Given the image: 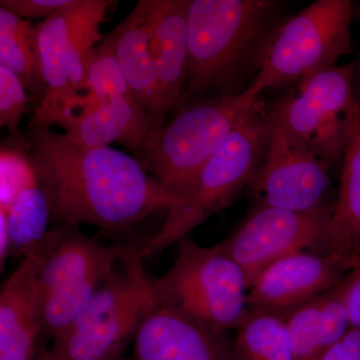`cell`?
Returning a JSON list of instances; mask_svg holds the SVG:
<instances>
[{
  "label": "cell",
  "mask_w": 360,
  "mask_h": 360,
  "mask_svg": "<svg viewBox=\"0 0 360 360\" xmlns=\"http://www.w3.org/2000/svg\"><path fill=\"white\" fill-rule=\"evenodd\" d=\"M26 89L13 71L0 66V127H6L9 134L18 132L27 103Z\"/></svg>",
  "instance_id": "4316f807"
},
{
  "label": "cell",
  "mask_w": 360,
  "mask_h": 360,
  "mask_svg": "<svg viewBox=\"0 0 360 360\" xmlns=\"http://www.w3.org/2000/svg\"><path fill=\"white\" fill-rule=\"evenodd\" d=\"M4 212L11 239V257L22 260L39 248L51 229V207L39 180L21 189Z\"/></svg>",
  "instance_id": "44dd1931"
},
{
  "label": "cell",
  "mask_w": 360,
  "mask_h": 360,
  "mask_svg": "<svg viewBox=\"0 0 360 360\" xmlns=\"http://www.w3.org/2000/svg\"><path fill=\"white\" fill-rule=\"evenodd\" d=\"M188 0H150V52L168 111L184 101L187 70Z\"/></svg>",
  "instance_id": "ac0fdd59"
},
{
  "label": "cell",
  "mask_w": 360,
  "mask_h": 360,
  "mask_svg": "<svg viewBox=\"0 0 360 360\" xmlns=\"http://www.w3.org/2000/svg\"><path fill=\"white\" fill-rule=\"evenodd\" d=\"M37 360H51L49 359V355H47L46 349L40 348L39 356H37Z\"/></svg>",
  "instance_id": "d6a6232c"
},
{
  "label": "cell",
  "mask_w": 360,
  "mask_h": 360,
  "mask_svg": "<svg viewBox=\"0 0 360 360\" xmlns=\"http://www.w3.org/2000/svg\"><path fill=\"white\" fill-rule=\"evenodd\" d=\"M260 97L248 89L189 101L155 135L142 165L176 202Z\"/></svg>",
  "instance_id": "8992f818"
},
{
  "label": "cell",
  "mask_w": 360,
  "mask_h": 360,
  "mask_svg": "<svg viewBox=\"0 0 360 360\" xmlns=\"http://www.w3.org/2000/svg\"><path fill=\"white\" fill-rule=\"evenodd\" d=\"M174 264L151 279L156 304L217 330L236 329L248 312V283L220 243L205 248L187 238L177 243Z\"/></svg>",
  "instance_id": "52a82bcc"
},
{
  "label": "cell",
  "mask_w": 360,
  "mask_h": 360,
  "mask_svg": "<svg viewBox=\"0 0 360 360\" xmlns=\"http://www.w3.org/2000/svg\"><path fill=\"white\" fill-rule=\"evenodd\" d=\"M236 331V360H292L285 315L248 309Z\"/></svg>",
  "instance_id": "7402d4cb"
},
{
  "label": "cell",
  "mask_w": 360,
  "mask_h": 360,
  "mask_svg": "<svg viewBox=\"0 0 360 360\" xmlns=\"http://www.w3.org/2000/svg\"><path fill=\"white\" fill-rule=\"evenodd\" d=\"M333 210L291 212L251 206L236 229L220 241L251 283L269 265L300 251H328Z\"/></svg>",
  "instance_id": "7c38bea8"
},
{
  "label": "cell",
  "mask_w": 360,
  "mask_h": 360,
  "mask_svg": "<svg viewBox=\"0 0 360 360\" xmlns=\"http://www.w3.org/2000/svg\"><path fill=\"white\" fill-rule=\"evenodd\" d=\"M87 89L96 96L97 105L132 94L108 37L97 44L92 56L87 72Z\"/></svg>",
  "instance_id": "603a6c76"
},
{
  "label": "cell",
  "mask_w": 360,
  "mask_h": 360,
  "mask_svg": "<svg viewBox=\"0 0 360 360\" xmlns=\"http://www.w3.org/2000/svg\"><path fill=\"white\" fill-rule=\"evenodd\" d=\"M59 125L72 141L90 146H110L120 142L142 155L160 131L155 118L132 94L110 103L85 108L84 113H63L52 118L46 127Z\"/></svg>",
  "instance_id": "9a60e30c"
},
{
  "label": "cell",
  "mask_w": 360,
  "mask_h": 360,
  "mask_svg": "<svg viewBox=\"0 0 360 360\" xmlns=\"http://www.w3.org/2000/svg\"><path fill=\"white\" fill-rule=\"evenodd\" d=\"M129 360H236L224 331L156 304L137 331Z\"/></svg>",
  "instance_id": "5bb4252c"
},
{
  "label": "cell",
  "mask_w": 360,
  "mask_h": 360,
  "mask_svg": "<svg viewBox=\"0 0 360 360\" xmlns=\"http://www.w3.org/2000/svg\"><path fill=\"white\" fill-rule=\"evenodd\" d=\"M21 143L53 225L124 236L175 203L141 161L110 146H82L46 125L28 127Z\"/></svg>",
  "instance_id": "6da1fadb"
},
{
  "label": "cell",
  "mask_w": 360,
  "mask_h": 360,
  "mask_svg": "<svg viewBox=\"0 0 360 360\" xmlns=\"http://www.w3.org/2000/svg\"><path fill=\"white\" fill-rule=\"evenodd\" d=\"M110 0H77L65 11L35 26L40 68L46 94L37 112H73L86 101L78 92L87 89V72L96 44L103 39L101 23Z\"/></svg>",
  "instance_id": "9c48e42d"
},
{
  "label": "cell",
  "mask_w": 360,
  "mask_h": 360,
  "mask_svg": "<svg viewBox=\"0 0 360 360\" xmlns=\"http://www.w3.org/2000/svg\"><path fill=\"white\" fill-rule=\"evenodd\" d=\"M319 296L285 314L292 360H317L326 352L319 333Z\"/></svg>",
  "instance_id": "cb8c5ba5"
},
{
  "label": "cell",
  "mask_w": 360,
  "mask_h": 360,
  "mask_svg": "<svg viewBox=\"0 0 360 360\" xmlns=\"http://www.w3.org/2000/svg\"><path fill=\"white\" fill-rule=\"evenodd\" d=\"M1 198L0 210H7L21 189L37 179L34 170L22 149L1 148L0 156Z\"/></svg>",
  "instance_id": "484cf974"
},
{
  "label": "cell",
  "mask_w": 360,
  "mask_h": 360,
  "mask_svg": "<svg viewBox=\"0 0 360 360\" xmlns=\"http://www.w3.org/2000/svg\"><path fill=\"white\" fill-rule=\"evenodd\" d=\"M0 66L13 71L25 89L39 97L46 94L40 68L37 30L4 7H0Z\"/></svg>",
  "instance_id": "ffe728a7"
},
{
  "label": "cell",
  "mask_w": 360,
  "mask_h": 360,
  "mask_svg": "<svg viewBox=\"0 0 360 360\" xmlns=\"http://www.w3.org/2000/svg\"><path fill=\"white\" fill-rule=\"evenodd\" d=\"M329 251H300L269 265L251 283L248 309L285 315L335 285L349 271Z\"/></svg>",
  "instance_id": "4fadbf2b"
},
{
  "label": "cell",
  "mask_w": 360,
  "mask_h": 360,
  "mask_svg": "<svg viewBox=\"0 0 360 360\" xmlns=\"http://www.w3.org/2000/svg\"><path fill=\"white\" fill-rule=\"evenodd\" d=\"M269 118V143L248 188L251 206L297 212L333 210L335 205H329L330 167L283 124Z\"/></svg>",
  "instance_id": "8fae6325"
},
{
  "label": "cell",
  "mask_w": 360,
  "mask_h": 360,
  "mask_svg": "<svg viewBox=\"0 0 360 360\" xmlns=\"http://www.w3.org/2000/svg\"><path fill=\"white\" fill-rule=\"evenodd\" d=\"M343 279L350 326L360 329V259Z\"/></svg>",
  "instance_id": "f546056e"
},
{
  "label": "cell",
  "mask_w": 360,
  "mask_h": 360,
  "mask_svg": "<svg viewBox=\"0 0 360 360\" xmlns=\"http://www.w3.org/2000/svg\"><path fill=\"white\" fill-rule=\"evenodd\" d=\"M149 11L150 0H141L106 37L112 44L132 96L146 106L161 129L167 110L151 58Z\"/></svg>",
  "instance_id": "e0dca14e"
},
{
  "label": "cell",
  "mask_w": 360,
  "mask_h": 360,
  "mask_svg": "<svg viewBox=\"0 0 360 360\" xmlns=\"http://www.w3.org/2000/svg\"><path fill=\"white\" fill-rule=\"evenodd\" d=\"M354 61L314 71L267 105L272 118L330 167L342 162L345 117L354 103Z\"/></svg>",
  "instance_id": "30bf717a"
},
{
  "label": "cell",
  "mask_w": 360,
  "mask_h": 360,
  "mask_svg": "<svg viewBox=\"0 0 360 360\" xmlns=\"http://www.w3.org/2000/svg\"><path fill=\"white\" fill-rule=\"evenodd\" d=\"M317 360H360V329L350 328Z\"/></svg>",
  "instance_id": "f1b7e54d"
},
{
  "label": "cell",
  "mask_w": 360,
  "mask_h": 360,
  "mask_svg": "<svg viewBox=\"0 0 360 360\" xmlns=\"http://www.w3.org/2000/svg\"><path fill=\"white\" fill-rule=\"evenodd\" d=\"M77 0H1L0 7L11 11L20 18H44L65 11Z\"/></svg>",
  "instance_id": "83f0119b"
},
{
  "label": "cell",
  "mask_w": 360,
  "mask_h": 360,
  "mask_svg": "<svg viewBox=\"0 0 360 360\" xmlns=\"http://www.w3.org/2000/svg\"><path fill=\"white\" fill-rule=\"evenodd\" d=\"M354 4L352 0H316L290 16L270 45L251 91L262 96L266 89L290 87L352 53Z\"/></svg>",
  "instance_id": "ba28073f"
},
{
  "label": "cell",
  "mask_w": 360,
  "mask_h": 360,
  "mask_svg": "<svg viewBox=\"0 0 360 360\" xmlns=\"http://www.w3.org/2000/svg\"><path fill=\"white\" fill-rule=\"evenodd\" d=\"M345 276L319 296V326L326 350L341 340L350 328L345 300Z\"/></svg>",
  "instance_id": "d4e9b609"
},
{
  "label": "cell",
  "mask_w": 360,
  "mask_h": 360,
  "mask_svg": "<svg viewBox=\"0 0 360 360\" xmlns=\"http://www.w3.org/2000/svg\"><path fill=\"white\" fill-rule=\"evenodd\" d=\"M328 251L342 257L350 269L360 259V110L355 103L345 117L340 186Z\"/></svg>",
  "instance_id": "d6986e66"
},
{
  "label": "cell",
  "mask_w": 360,
  "mask_h": 360,
  "mask_svg": "<svg viewBox=\"0 0 360 360\" xmlns=\"http://www.w3.org/2000/svg\"><path fill=\"white\" fill-rule=\"evenodd\" d=\"M153 277L139 246L127 245L106 283L70 326L52 340L51 360H116L156 305Z\"/></svg>",
  "instance_id": "277c9868"
},
{
  "label": "cell",
  "mask_w": 360,
  "mask_h": 360,
  "mask_svg": "<svg viewBox=\"0 0 360 360\" xmlns=\"http://www.w3.org/2000/svg\"><path fill=\"white\" fill-rule=\"evenodd\" d=\"M270 129L267 105L260 97L241 116L188 191L167 210L160 229L137 245L141 257L162 252L238 200L262 165Z\"/></svg>",
  "instance_id": "3957f363"
},
{
  "label": "cell",
  "mask_w": 360,
  "mask_h": 360,
  "mask_svg": "<svg viewBox=\"0 0 360 360\" xmlns=\"http://www.w3.org/2000/svg\"><path fill=\"white\" fill-rule=\"evenodd\" d=\"M354 79H352V89H354V103L359 106L360 110V49L357 52L354 60Z\"/></svg>",
  "instance_id": "4dcf8cb0"
},
{
  "label": "cell",
  "mask_w": 360,
  "mask_h": 360,
  "mask_svg": "<svg viewBox=\"0 0 360 360\" xmlns=\"http://www.w3.org/2000/svg\"><path fill=\"white\" fill-rule=\"evenodd\" d=\"M290 6L285 0H188L181 106L250 89L279 28L293 15Z\"/></svg>",
  "instance_id": "7a4b0ae2"
},
{
  "label": "cell",
  "mask_w": 360,
  "mask_h": 360,
  "mask_svg": "<svg viewBox=\"0 0 360 360\" xmlns=\"http://www.w3.org/2000/svg\"><path fill=\"white\" fill-rule=\"evenodd\" d=\"M354 20L360 22V2L354 4Z\"/></svg>",
  "instance_id": "1f68e13d"
},
{
  "label": "cell",
  "mask_w": 360,
  "mask_h": 360,
  "mask_svg": "<svg viewBox=\"0 0 360 360\" xmlns=\"http://www.w3.org/2000/svg\"><path fill=\"white\" fill-rule=\"evenodd\" d=\"M127 246L108 245L78 227H51L32 253L44 335L53 340L77 319L115 272Z\"/></svg>",
  "instance_id": "5b68a950"
},
{
  "label": "cell",
  "mask_w": 360,
  "mask_h": 360,
  "mask_svg": "<svg viewBox=\"0 0 360 360\" xmlns=\"http://www.w3.org/2000/svg\"><path fill=\"white\" fill-rule=\"evenodd\" d=\"M44 335L33 255L20 260L0 291V360H37Z\"/></svg>",
  "instance_id": "2e32d148"
}]
</instances>
